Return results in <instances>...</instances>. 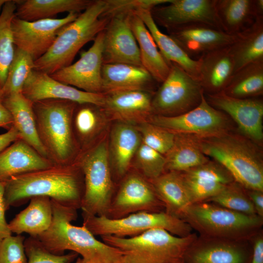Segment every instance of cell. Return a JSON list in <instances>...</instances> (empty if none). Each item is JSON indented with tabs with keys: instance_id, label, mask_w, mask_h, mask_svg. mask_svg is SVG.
I'll return each instance as SVG.
<instances>
[{
	"instance_id": "obj_38",
	"label": "cell",
	"mask_w": 263,
	"mask_h": 263,
	"mask_svg": "<svg viewBox=\"0 0 263 263\" xmlns=\"http://www.w3.org/2000/svg\"><path fill=\"white\" fill-rule=\"evenodd\" d=\"M237 183L226 185L217 194L205 202L243 214L256 215L254 207L245 191Z\"/></svg>"
},
{
	"instance_id": "obj_33",
	"label": "cell",
	"mask_w": 263,
	"mask_h": 263,
	"mask_svg": "<svg viewBox=\"0 0 263 263\" xmlns=\"http://www.w3.org/2000/svg\"><path fill=\"white\" fill-rule=\"evenodd\" d=\"M141 140L140 133L129 123H120L114 128L112 134L111 150L113 164L119 175H123L127 171Z\"/></svg>"
},
{
	"instance_id": "obj_35",
	"label": "cell",
	"mask_w": 263,
	"mask_h": 263,
	"mask_svg": "<svg viewBox=\"0 0 263 263\" xmlns=\"http://www.w3.org/2000/svg\"><path fill=\"white\" fill-rule=\"evenodd\" d=\"M239 98H257L263 92V59L250 63L236 72L223 91Z\"/></svg>"
},
{
	"instance_id": "obj_48",
	"label": "cell",
	"mask_w": 263,
	"mask_h": 263,
	"mask_svg": "<svg viewBox=\"0 0 263 263\" xmlns=\"http://www.w3.org/2000/svg\"><path fill=\"white\" fill-rule=\"evenodd\" d=\"M18 139H20L19 133L13 126L7 132L0 134V153Z\"/></svg>"
},
{
	"instance_id": "obj_21",
	"label": "cell",
	"mask_w": 263,
	"mask_h": 263,
	"mask_svg": "<svg viewBox=\"0 0 263 263\" xmlns=\"http://www.w3.org/2000/svg\"><path fill=\"white\" fill-rule=\"evenodd\" d=\"M215 9L222 30L237 35L263 17V0H215Z\"/></svg>"
},
{
	"instance_id": "obj_25",
	"label": "cell",
	"mask_w": 263,
	"mask_h": 263,
	"mask_svg": "<svg viewBox=\"0 0 263 263\" xmlns=\"http://www.w3.org/2000/svg\"><path fill=\"white\" fill-rule=\"evenodd\" d=\"M3 103L12 116L14 126L19 138L44 158L48 152L38 131L33 102L22 93H12L4 96Z\"/></svg>"
},
{
	"instance_id": "obj_42",
	"label": "cell",
	"mask_w": 263,
	"mask_h": 263,
	"mask_svg": "<svg viewBox=\"0 0 263 263\" xmlns=\"http://www.w3.org/2000/svg\"><path fill=\"white\" fill-rule=\"evenodd\" d=\"M184 176L228 185L234 182L230 173L218 163L209 161L186 171L181 172Z\"/></svg>"
},
{
	"instance_id": "obj_29",
	"label": "cell",
	"mask_w": 263,
	"mask_h": 263,
	"mask_svg": "<svg viewBox=\"0 0 263 263\" xmlns=\"http://www.w3.org/2000/svg\"><path fill=\"white\" fill-rule=\"evenodd\" d=\"M150 181L154 191L166 208V211L181 218L186 209L192 204L181 173L169 171L162 173Z\"/></svg>"
},
{
	"instance_id": "obj_17",
	"label": "cell",
	"mask_w": 263,
	"mask_h": 263,
	"mask_svg": "<svg viewBox=\"0 0 263 263\" xmlns=\"http://www.w3.org/2000/svg\"><path fill=\"white\" fill-rule=\"evenodd\" d=\"M162 208L164 207L151 184L140 175L133 174L122 183L105 216L117 219L137 212L161 211Z\"/></svg>"
},
{
	"instance_id": "obj_45",
	"label": "cell",
	"mask_w": 263,
	"mask_h": 263,
	"mask_svg": "<svg viewBox=\"0 0 263 263\" xmlns=\"http://www.w3.org/2000/svg\"><path fill=\"white\" fill-rule=\"evenodd\" d=\"M98 117L95 110L86 106L81 108L77 113L75 124L80 134L87 136L95 130L98 123Z\"/></svg>"
},
{
	"instance_id": "obj_7",
	"label": "cell",
	"mask_w": 263,
	"mask_h": 263,
	"mask_svg": "<svg viewBox=\"0 0 263 263\" xmlns=\"http://www.w3.org/2000/svg\"><path fill=\"white\" fill-rule=\"evenodd\" d=\"M82 217L83 225L94 236L128 238L153 228L163 229L179 237L192 234V228L187 222L166 211L137 212L117 219L84 214Z\"/></svg>"
},
{
	"instance_id": "obj_32",
	"label": "cell",
	"mask_w": 263,
	"mask_h": 263,
	"mask_svg": "<svg viewBox=\"0 0 263 263\" xmlns=\"http://www.w3.org/2000/svg\"><path fill=\"white\" fill-rule=\"evenodd\" d=\"M229 49L234 63V74L250 63L263 60V17L249 28L237 35Z\"/></svg>"
},
{
	"instance_id": "obj_12",
	"label": "cell",
	"mask_w": 263,
	"mask_h": 263,
	"mask_svg": "<svg viewBox=\"0 0 263 263\" xmlns=\"http://www.w3.org/2000/svg\"><path fill=\"white\" fill-rule=\"evenodd\" d=\"M79 14L70 13L61 19L33 21L24 20L15 16L11 24L15 46L28 53L35 61L51 48L58 31L74 21Z\"/></svg>"
},
{
	"instance_id": "obj_26",
	"label": "cell",
	"mask_w": 263,
	"mask_h": 263,
	"mask_svg": "<svg viewBox=\"0 0 263 263\" xmlns=\"http://www.w3.org/2000/svg\"><path fill=\"white\" fill-rule=\"evenodd\" d=\"M129 21L138 45L142 66L161 83L169 73L170 63L163 57L150 32L133 11L130 13Z\"/></svg>"
},
{
	"instance_id": "obj_27",
	"label": "cell",
	"mask_w": 263,
	"mask_h": 263,
	"mask_svg": "<svg viewBox=\"0 0 263 263\" xmlns=\"http://www.w3.org/2000/svg\"><path fill=\"white\" fill-rule=\"evenodd\" d=\"M150 10L140 8L133 12L140 18L150 32L165 59L169 63L173 62L178 65L199 81V60L190 58L173 39L160 30L152 17Z\"/></svg>"
},
{
	"instance_id": "obj_2",
	"label": "cell",
	"mask_w": 263,
	"mask_h": 263,
	"mask_svg": "<svg viewBox=\"0 0 263 263\" xmlns=\"http://www.w3.org/2000/svg\"><path fill=\"white\" fill-rule=\"evenodd\" d=\"M83 193L75 170L57 165L12 177L5 183L4 199L7 210L38 196L48 197L77 209L80 208Z\"/></svg>"
},
{
	"instance_id": "obj_50",
	"label": "cell",
	"mask_w": 263,
	"mask_h": 263,
	"mask_svg": "<svg viewBox=\"0 0 263 263\" xmlns=\"http://www.w3.org/2000/svg\"><path fill=\"white\" fill-rule=\"evenodd\" d=\"M251 263H263V238H257L253 246V256Z\"/></svg>"
},
{
	"instance_id": "obj_30",
	"label": "cell",
	"mask_w": 263,
	"mask_h": 263,
	"mask_svg": "<svg viewBox=\"0 0 263 263\" xmlns=\"http://www.w3.org/2000/svg\"><path fill=\"white\" fill-rule=\"evenodd\" d=\"M195 247L192 244L185 254V263H244L246 255L239 246L228 240L212 238Z\"/></svg>"
},
{
	"instance_id": "obj_40",
	"label": "cell",
	"mask_w": 263,
	"mask_h": 263,
	"mask_svg": "<svg viewBox=\"0 0 263 263\" xmlns=\"http://www.w3.org/2000/svg\"><path fill=\"white\" fill-rule=\"evenodd\" d=\"M140 131L142 142L163 155L174 145L175 133L152 123H143Z\"/></svg>"
},
{
	"instance_id": "obj_16",
	"label": "cell",
	"mask_w": 263,
	"mask_h": 263,
	"mask_svg": "<svg viewBox=\"0 0 263 263\" xmlns=\"http://www.w3.org/2000/svg\"><path fill=\"white\" fill-rule=\"evenodd\" d=\"M208 103L229 115L241 132L248 138L260 142L263 138V102L258 98H239L223 92L204 94Z\"/></svg>"
},
{
	"instance_id": "obj_53",
	"label": "cell",
	"mask_w": 263,
	"mask_h": 263,
	"mask_svg": "<svg viewBox=\"0 0 263 263\" xmlns=\"http://www.w3.org/2000/svg\"><path fill=\"white\" fill-rule=\"evenodd\" d=\"M185 263L183 259H181V260H177V261H173V262H170V263Z\"/></svg>"
},
{
	"instance_id": "obj_5",
	"label": "cell",
	"mask_w": 263,
	"mask_h": 263,
	"mask_svg": "<svg viewBox=\"0 0 263 263\" xmlns=\"http://www.w3.org/2000/svg\"><path fill=\"white\" fill-rule=\"evenodd\" d=\"M101 237L102 242L122 252L123 263H169L181 260L197 239L194 234L179 237L161 228L132 237Z\"/></svg>"
},
{
	"instance_id": "obj_3",
	"label": "cell",
	"mask_w": 263,
	"mask_h": 263,
	"mask_svg": "<svg viewBox=\"0 0 263 263\" xmlns=\"http://www.w3.org/2000/svg\"><path fill=\"white\" fill-rule=\"evenodd\" d=\"M107 0H94L73 21L61 28L49 50L34 62L36 71L49 75L71 64L80 49L94 41L110 18L103 15Z\"/></svg>"
},
{
	"instance_id": "obj_22",
	"label": "cell",
	"mask_w": 263,
	"mask_h": 263,
	"mask_svg": "<svg viewBox=\"0 0 263 263\" xmlns=\"http://www.w3.org/2000/svg\"><path fill=\"white\" fill-rule=\"evenodd\" d=\"M102 94L149 89L157 82L142 66L124 63L103 64Z\"/></svg>"
},
{
	"instance_id": "obj_41",
	"label": "cell",
	"mask_w": 263,
	"mask_h": 263,
	"mask_svg": "<svg viewBox=\"0 0 263 263\" xmlns=\"http://www.w3.org/2000/svg\"><path fill=\"white\" fill-rule=\"evenodd\" d=\"M24 245L27 263H72L78 256L72 251L62 255L53 254L38 239L31 236L25 238Z\"/></svg>"
},
{
	"instance_id": "obj_51",
	"label": "cell",
	"mask_w": 263,
	"mask_h": 263,
	"mask_svg": "<svg viewBox=\"0 0 263 263\" xmlns=\"http://www.w3.org/2000/svg\"><path fill=\"white\" fill-rule=\"evenodd\" d=\"M7 1V0H0V14L2 11L3 5Z\"/></svg>"
},
{
	"instance_id": "obj_19",
	"label": "cell",
	"mask_w": 263,
	"mask_h": 263,
	"mask_svg": "<svg viewBox=\"0 0 263 263\" xmlns=\"http://www.w3.org/2000/svg\"><path fill=\"white\" fill-rule=\"evenodd\" d=\"M169 36L191 58L230 46L237 35H231L211 25L193 23L167 30Z\"/></svg>"
},
{
	"instance_id": "obj_14",
	"label": "cell",
	"mask_w": 263,
	"mask_h": 263,
	"mask_svg": "<svg viewBox=\"0 0 263 263\" xmlns=\"http://www.w3.org/2000/svg\"><path fill=\"white\" fill-rule=\"evenodd\" d=\"M150 12L155 23L167 30L201 23L222 30L216 15L215 0H171L154 7Z\"/></svg>"
},
{
	"instance_id": "obj_36",
	"label": "cell",
	"mask_w": 263,
	"mask_h": 263,
	"mask_svg": "<svg viewBox=\"0 0 263 263\" xmlns=\"http://www.w3.org/2000/svg\"><path fill=\"white\" fill-rule=\"evenodd\" d=\"M18 0H7L0 14V89L4 86L15 46L11 24L15 17Z\"/></svg>"
},
{
	"instance_id": "obj_54",
	"label": "cell",
	"mask_w": 263,
	"mask_h": 263,
	"mask_svg": "<svg viewBox=\"0 0 263 263\" xmlns=\"http://www.w3.org/2000/svg\"><path fill=\"white\" fill-rule=\"evenodd\" d=\"M123 263L122 262H119V263Z\"/></svg>"
},
{
	"instance_id": "obj_20",
	"label": "cell",
	"mask_w": 263,
	"mask_h": 263,
	"mask_svg": "<svg viewBox=\"0 0 263 263\" xmlns=\"http://www.w3.org/2000/svg\"><path fill=\"white\" fill-rule=\"evenodd\" d=\"M102 108L113 118L123 122L143 121L153 112L150 92L144 90L122 91L104 94Z\"/></svg>"
},
{
	"instance_id": "obj_8",
	"label": "cell",
	"mask_w": 263,
	"mask_h": 263,
	"mask_svg": "<svg viewBox=\"0 0 263 263\" xmlns=\"http://www.w3.org/2000/svg\"><path fill=\"white\" fill-rule=\"evenodd\" d=\"M75 104L60 99L33 102L40 138L58 165H63L72 151L71 119Z\"/></svg>"
},
{
	"instance_id": "obj_4",
	"label": "cell",
	"mask_w": 263,
	"mask_h": 263,
	"mask_svg": "<svg viewBox=\"0 0 263 263\" xmlns=\"http://www.w3.org/2000/svg\"><path fill=\"white\" fill-rule=\"evenodd\" d=\"M195 137L203 153L225 168L238 184L247 190L263 191L261 155L249 141L227 132Z\"/></svg>"
},
{
	"instance_id": "obj_18",
	"label": "cell",
	"mask_w": 263,
	"mask_h": 263,
	"mask_svg": "<svg viewBox=\"0 0 263 263\" xmlns=\"http://www.w3.org/2000/svg\"><path fill=\"white\" fill-rule=\"evenodd\" d=\"M22 93L32 102L45 99H60L101 107L105 100V95L102 94L83 91L35 70L25 82Z\"/></svg>"
},
{
	"instance_id": "obj_44",
	"label": "cell",
	"mask_w": 263,
	"mask_h": 263,
	"mask_svg": "<svg viewBox=\"0 0 263 263\" xmlns=\"http://www.w3.org/2000/svg\"><path fill=\"white\" fill-rule=\"evenodd\" d=\"M24 236L17 235L6 237L0 243V263H27Z\"/></svg>"
},
{
	"instance_id": "obj_11",
	"label": "cell",
	"mask_w": 263,
	"mask_h": 263,
	"mask_svg": "<svg viewBox=\"0 0 263 263\" xmlns=\"http://www.w3.org/2000/svg\"><path fill=\"white\" fill-rule=\"evenodd\" d=\"M227 119L225 113L208 103L204 93L200 103L193 109L174 116L155 115L152 123L175 134L202 138L227 133Z\"/></svg>"
},
{
	"instance_id": "obj_28",
	"label": "cell",
	"mask_w": 263,
	"mask_h": 263,
	"mask_svg": "<svg viewBox=\"0 0 263 263\" xmlns=\"http://www.w3.org/2000/svg\"><path fill=\"white\" fill-rule=\"evenodd\" d=\"M28 207L17 214L8 223L12 233L20 235L25 232L36 238L47 230L52 220L51 199L48 197H32Z\"/></svg>"
},
{
	"instance_id": "obj_46",
	"label": "cell",
	"mask_w": 263,
	"mask_h": 263,
	"mask_svg": "<svg viewBox=\"0 0 263 263\" xmlns=\"http://www.w3.org/2000/svg\"><path fill=\"white\" fill-rule=\"evenodd\" d=\"M5 183L0 182V243L6 237L12 235L5 218L7 210L4 199Z\"/></svg>"
},
{
	"instance_id": "obj_6",
	"label": "cell",
	"mask_w": 263,
	"mask_h": 263,
	"mask_svg": "<svg viewBox=\"0 0 263 263\" xmlns=\"http://www.w3.org/2000/svg\"><path fill=\"white\" fill-rule=\"evenodd\" d=\"M181 218L204 236L237 240L249 237L263 224V218L231 210L210 202L188 206Z\"/></svg>"
},
{
	"instance_id": "obj_1",
	"label": "cell",
	"mask_w": 263,
	"mask_h": 263,
	"mask_svg": "<svg viewBox=\"0 0 263 263\" xmlns=\"http://www.w3.org/2000/svg\"><path fill=\"white\" fill-rule=\"evenodd\" d=\"M51 199L52 220L47 230L37 237L45 248L56 255L66 250L80 255L86 263H117L122 262L118 249L97 240L83 225L71 222L77 218V209Z\"/></svg>"
},
{
	"instance_id": "obj_24",
	"label": "cell",
	"mask_w": 263,
	"mask_h": 263,
	"mask_svg": "<svg viewBox=\"0 0 263 263\" xmlns=\"http://www.w3.org/2000/svg\"><path fill=\"white\" fill-rule=\"evenodd\" d=\"M54 166L29 145L18 139L0 153V182Z\"/></svg>"
},
{
	"instance_id": "obj_9",
	"label": "cell",
	"mask_w": 263,
	"mask_h": 263,
	"mask_svg": "<svg viewBox=\"0 0 263 263\" xmlns=\"http://www.w3.org/2000/svg\"><path fill=\"white\" fill-rule=\"evenodd\" d=\"M84 193L80 208L82 214L107 215L112 200L113 182L106 145L102 143L83 160Z\"/></svg>"
},
{
	"instance_id": "obj_15",
	"label": "cell",
	"mask_w": 263,
	"mask_h": 263,
	"mask_svg": "<svg viewBox=\"0 0 263 263\" xmlns=\"http://www.w3.org/2000/svg\"><path fill=\"white\" fill-rule=\"evenodd\" d=\"M131 12L114 14L103 30V64L142 66L138 45L130 24Z\"/></svg>"
},
{
	"instance_id": "obj_39",
	"label": "cell",
	"mask_w": 263,
	"mask_h": 263,
	"mask_svg": "<svg viewBox=\"0 0 263 263\" xmlns=\"http://www.w3.org/2000/svg\"><path fill=\"white\" fill-rule=\"evenodd\" d=\"M135 154L137 167L146 177L152 180L163 173L166 164L163 154L142 142Z\"/></svg>"
},
{
	"instance_id": "obj_43",
	"label": "cell",
	"mask_w": 263,
	"mask_h": 263,
	"mask_svg": "<svg viewBox=\"0 0 263 263\" xmlns=\"http://www.w3.org/2000/svg\"><path fill=\"white\" fill-rule=\"evenodd\" d=\"M181 174L189 192L192 204L207 201L217 194L226 186L215 182L188 178Z\"/></svg>"
},
{
	"instance_id": "obj_23",
	"label": "cell",
	"mask_w": 263,
	"mask_h": 263,
	"mask_svg": "<svg viewBox=\"0 0 263 263\" xmlns=\"http://www.w3.org/2000/svg\"><path fill=\"white\" fill-rule=\"evenodd\" d=\"M229 46L206 53L198 59L199 82L204 94L223 92L233 75L234 63Z\"/></svg>"
},
{
	"instance_id": "obj_49",
	"label": "cell",
	"mask_w": 263,
	"mask_h": 263,
	"mask_svg": "<svg viewBox=\"0 0 263 263\" xmlns=\"http://www.w3.org/2000/svg\"><path fill=\"white\" fill-rule=\"evenodd\" d=\"M4 96L0 89V127L10 128L13 126V121L11 115L3 104Z\"/></svg>"
},
{
	"instance_id": "obj_13",
	"label": "cell",
	"mask_w": 263,
	"mask_h": 263,
	"mask_svg": "<svg viewBox=\"0 0 263 263\" xmlns=\"http://www.w3.org/2000/svg\"><path fill=\"white\" fill-rule=\"evenodd\" d=\"M103 41V31L96 37L92 46L81 53L76 62L50 75L58 81L83 91L102 94Z\"/></svg>"
},
{
	"instance_id": "obj_10",
	"label": "cell",
	"mask_w": 263,
	"mask_h": 263,
	"mask_svg": "<svg viewBox=\"0 0 263 263\" xmlns=\"http://www.w3.org/2000/svg\"><path fill=\"white\" fill-rule=\"evenodd\" d=\"M203 94L199 81L171 62L168 76L152 96L153 112L164 116L184 113L197 106Z\"/></svg>"
},
{
	"instance_id": "obj_31",
	"label": "cell",
	"mask_w": 263,
	"mask_h": 263,
	"mask_svg": "<svg viewBox=\"0 0 263 263\" xmlns=\"http://www.w3.org/2000/svg\"><path fill=\"white\" fill-rule=\"evenodd\" d=\"M91 0H18L15 16L33 21L52 19L57 14L67 12L79 14L91 3Z\"/></svg>"
},
{
	"instance_id": "obj_47",
	"label": "cell",
	"mask_w": 263,
	"mask_h": 263,
	"mask_svg": "<svg viewBox=\"0 0 263 263\" xmlns=\"http://www.w3.org/2000/svg\"><path fill=\"white\" fill-rule=\"evenodd\" d=\"M263 191L248 190L246 192L254 207L256 214L263 217Z\"/></svg>"
},
{
	"instance_id": "obj_34",
	"label": "cell",
	"mask_w": 263,
	"mask_h": 263,
	"mask_svg": "<svg viewBox=\"0 0 263 263\" xmlns=\"http://www.w3.org/2000/svg\"><path fill=\"white\" fill-rule=\"evenodd\" d=\"M165 169L183 172L208 161L195 136L175 134L174 145L166 154Z\"/></svg>"
},
{
	"instance_id": "obj_52",
	"label": "cell",
	"mask_w": 263,
	"mask_h": 263,
	"mask_svg": "<svg viewBox=\"0 0 263 263\" xmlns=\"http://www.w3.org/2000/svg\"><path fill=\"white\" fill-rule=\"evenodd\" d=\"M75 263H86L83 259L81 258H78Z\"/></svg>"
},
{
	"instance_id": "obj_37",
	"label": "cell",
	"mask_w": 263,
	"mask_h": 263,
	"mask_svg": "<svg viewBox=\"0 0 263 263\" xmlns=\"http://www.w3.org/2000/svg\"><path fill=\"white\" fill-rule=\"evenodd\" d=\"M34 62L30 55L15 46L5 83L0 89L4 96L12 93H22L25 82L34 70Z\"/></svg>"
}]
</instances>
